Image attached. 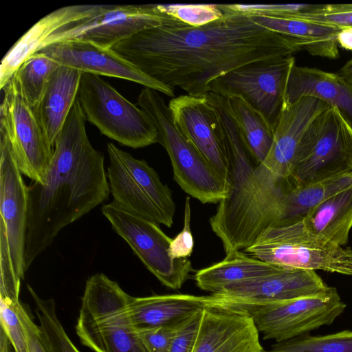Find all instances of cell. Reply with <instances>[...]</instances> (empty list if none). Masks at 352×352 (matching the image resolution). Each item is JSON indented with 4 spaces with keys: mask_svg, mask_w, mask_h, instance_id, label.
I'll list each match as a JSON object with an SVG mask.
<instances>
[{
    "mask_svg": "<svg viewBox=\"0 0 352 352\" xmlns=\"http://www.w3.org/2000/svg\"></svg>",
    "mask_w": 352,
    "mask_h": 352,
    "instance_id": "cell-41",
    "label": "cell"
},
{
    "mask_svg": "<svg viewBox=\"0 0 352 352\" xmlns=\"http://www.w3.org/2000/svg\"><path fill=\"white\" fill-rule=\"evenodd\" d=\"M17 305L0 300L1 328L6 333L14 352H29L27 337L17 312Z\"/></svg>",
    "mask_w": 352,
    "mask_h": 352,
    "instance_id": "cell-33",
    "label": "cell"
},
{
    "mask_svg": "<svg viewBox=\"0 0 352 352\" xmlns=\"http://www.w3.org/2000/svg\"><path fill=\"white\" fill-rule=\"evenodd\" d=\"M224 12L209 24L192 27L170 16L112 47L146 75L188 95L207 94L214 80L243 65L292 56L298 41L268 30L248 16L219 4Z\"/></svg>",
    "mask_w": 352,
    "mask_h": 352,
    "instance_id": "cell-1",
    "label": "cell"
},
{
    "mask_svg": "<svg viewBox=\"0 0 352 352\" xmlns=\"http://www.w3.org/2000/svg\"><path fill=\"white\" fill-rule=\"evenodd\" d=\"M180 327H160L140 329L137 332L148 352H168Z\"/></svg>",
    "mask_w": 352,
    "mask_h": 352,
    "instance_id": "cell-35",
    "label": "cell"
},
{
    "mask_svg": "<svg viewBox=\"0 0 352 352\" xmlns=\"http://www.w3.org/2000/svg\"><path fill=\"white\" fill-rule=\"evenodd\" d=\"M175 126L232 188V170L223 124L212 99L182 95L168 103Z\"/></svg>",
    "mask_w": 352,
    "mask_h": 352,
    "instance_id": "cell-14",
    "label": "cell"
},
{
    "mask_svg": "<svg viewBox=\"0 0 352 352\" xmlns=\"http://www.w3.org/2000/svg\"><path fill=\"white\" fill-rule=\"evenodd\" d=\"M226 98L231 115L250 155L256 164L261 163L272 147L274 130L267 119L243 99L238 96Z\"/></svg>",
    "mask_w": 352,
    "mask_h": 352,
    "instance_id": "cell-27",
    "label": "cell"
},
{
    "mask_svg": "<svg viewBox=\"0 0 352 352\" xmlns=\"http://www.w3.org/2000/svg\"><path fill=\"white\" fill-rule=\"evenodd\" d=\"M287 224L310 240L343 247L352 229V185L322 201L301 220Z\"/></svg>",
    "mask_w": 352,
    "mask_h": 352,
    "instance_id": "cell-21",
    "label": "cell"
},
{
    "mask_svg": "<svg viewBox=\"0 0 352 352\" xmlns=\"http://www.w3.org/2000/svg\"><path fill=\"white\" fill-rule=\"evenodd\" d=\"M0 300L16 305L26 272L28 186L3 128H0Z\"/></svg>",
    "mask_w": 352,
    "mask_h": 352,
    "instance_id": "cell-4",
    "label": "cell"
},
{
    "mask_svg": "<svg viewBox=\"0 0 352 352\" xmlns=\"http://www.w3.org/2000/svg\"><path fill=\"white\" fill-rule=\"evenodd\" d=\"M190 197L186 198L184 227L182 230L172 239L169 251L174 259L188 258L192 254L194 239L190 230L191 207Z\"/></svg>",
    "mask_w": 352,
    "mask_h": 352,
    "instance_id": "cell-34",
    "label": "cell"
},
{
    "mask_svg": "<svg viewBox=\"0 0 352 352\" xmlns=\"http://www.w3.org/2000/svg\"><path fill=\"white\" fill-rule=\"evenodd\" d=\"M16 309L27 337L29 352H52L28 307L19 302Z\"/></svg>",
    "mask_w": 352,
    "mask_h": 352,
    "instance_id": "cell-36",
    "label": "cell"
},
{
    "mask_svg": "<svg viewBox=\"0 0 352 352\" xmlns=\"http://www.w3.org/2000/svg\"><path fill=\"white\" fill-rule=\"evenodd\" d=\"M243 251L276 265L352 276V248L310 240L289 224L267 228Z\"/></svg>",
    "mask_w": 352,
    "mask_h": 352,
    "instance_id": "cell-10",
    "label": "cell"
},
{
    "mask_svg": "<svg viewBox=\"0 0 352 352\" xmlns=\"http://www.w3.org/2000/svg\"><path fill=\"white\" fill-rule=\"evenodd\" d=\"M86 121L76 99L56 137L42 182L28 186L25 271L63 228L109 197L104 156L91 145Z\"/></svg>",
    "mask_w": 352,
    "mask_h": 352,
    "instance_id": "cell-2",
    "label": "cell"
},
{
    "mask_svg": "<svg viewBox=\"0 0 352 352\" xmlns=\"http://www.w3.org/2000/svg\"><path fill=\"white\" fill-rule=\"evenodd\" d=\"M113 230L131 247L145 267L172 289L182 287L192 271L188 258L174 259L170 254V237L159 224L132 214L113 201L101 208Z\"/></svg>",
    "mask_w": 352,
    "mask_h": 352,
    "instance_id": "cell-12",
    "label": "cell"
},
{
    "mask_svg": "<svg viewBox=\"0 0 352 352\" xmlns=\"http://www.w3.org/2000/svg\"><path fill=\"white\" fill-rule=\"evenodd\" d=\"M168 18L157 4L74 5L49 13L25 32L10 47L0 65V76L8 80L30 55L52 43L82 41L105 48L144 30L159 26Z\"/></svg>",
    "mask_w": 352,
    "mask_h": 352,
    "instance_id": "cell-3",
    "label": "cell"
},
{
    "mask_svg": "<svg viewBox=\"0 0 352 352\" xmlns=\"http://www.w3.org/2000/svg\"><path fill=\"white\" fill-rule=\"evenodd\" d=\"M82 74L80 70L59 66L51 75L35 110L53 147L77 99Z\"/></svg>",
    "mask_w": 352,
    "mask_h": 352,
    "instance_id": "cell-24",
    "label": "cell"
},
{
    "mask_svg": "<svg viewBox=\"0 0 352 352\" xmlns=\"http://www.w3.org/2000/svg\"><path fill=\"white\" fill-rule=\"evenodd\" d=\"M1 89L3 94L0 127L8 134L21 173L32 181L41 182L52 160L54 147L14 75Z\"/></svg>",
    "mask_w": 352,
    "mask_h": 352,
    "instance_id": "cell-13",
    "label": "cell"
},
{
    "mask_svg": "<svg viewBox=\"0 0 352 352\" xmlns=\"http://www.w3.org/2000/svg\"><path fill=\"white\" fill-rule=\"evenodd\" d=\"M192 352L267 351L252 318L221 299L203 309Z\"/></svg>",
    "mask_w": 352,
    "mask_h": 352,
    "instance_id": "cell-18",
    "label": "cell"
},
{
    "mask_svg": "<svg viewBox=\"0 0 352 352\" xmlns=\"http://www.w3.org/2000/svg\"><path fill=\"white\" fill-rule=\"evenodd\" d=\"M283 267L238 250L227 254L220 262L198 270L194 278L201 289L215 294L228 285L269 275Z\"/></svg>",
    "mask_w": 352,
    "mask_h": 352,
    "instance_id": "cell-25",
    "label": "cell"
},
{
    "mask_svg": "<svg viewBox=\"0 0 352 352\" xmlns=\"http://www.w3.org/2000/svg\"><path fill=\"white\" fill-rule=\"evenodd\" d=\"M202 311L192 316L178 329L168 352H192Z\"/></svg>",
    "mask_w": 352,
    "mask_h": 352,
    "instance_id": "cell-37",
    "label": "cell"
},
{
    "mask_svg": "<svg viewBox=\"0 0 352 352\" xmlns=\"http://www.w3.org/2000/svg\"><path fill=\"white\" fill-rule=\"evenodd\" d=\"M327 287L314 270L283 267L269 275L228 285L212 295L228 300L268 302L315 294Z\"/></svg>",
    "mask_w": 352,
    "mask_h": 352,
    "instance_id": "cell-19",
    "label": "cell"
},
{
    "mask_svg": "<svg viewBox=\"0 0 352 352\" xmlns=\"http://www.w3.org/2000/svg\"><path fill=\"white\" fill-rule=\"evenodd\" d=\"M336 74L352 85V58L348 60Z\"/></svg>",
    "mask_w": 352,
    "mask_h": 352,
    "instance_id": "cell-39",
    "label": "cell"
},
{
    "mask_svg": "<svg viewBox=\"0 0 352 352\" xmlns=\"http://www.w3.org/2000/svg\"><path fill=\"white\" fill-rule=\"evenodd\" d=\"M213 296L190 294L131 296L129 312L136 330L160 327H180L205 307L219 303Z\"/></svg>",
    "mask_w": 352,
    "mask_h": 352,
    "instance_id": "cell-20",
    "label": "cell"
},
{
    "mask_svg": "<svg viewBox=\"0 0 352 352\" xmlns=\"http://www.w3.org/2000/svg\"><path fill=\"white\" fill-rule=\"evenodd\" d=\"M329 107L320 99L304 96L283 109L265 160L285 177L291 179L295 165L312 143Z\"/></svg>",
    "mask_w": 352,
    "mask_h": 352,
    "instance_id": "cell-16",
    "label": "cell"
},
{
    "mask_svg": "<svg viewBox=\"0 0 352 352\" xmlns=\"http://www.w3.org/2000/svg\"><path fill=\"white\" fill-rule=\"evenodd\" d=\"M248 16L258 25L298 41L310 55L330 59L339 57L338 36L343 28L292 16Z\"/></svg>",
    "mask_w": 352,
    "mask_h": 352,
    "instance_id": "cell-23",
    "label": "cell"
},
{
    "mask_svg": "<svg viewBox=\"0 0 352 352\" xmlns=\"http://www.w3.org/2000/svg\"><path fill=\"white\" fill-rule=\"evenodd\" d=\"M338 45L352 51V28H343L338 36Z\"/></svg>",
    "mask_w": 352,
    "mask_h": 352,
    "instance_id": "cell-38",
    "label": "cell"
},
{
    "mask_svg": "<svg viewBox=\"0 0 352 352\" xmlns=\"http://www.w3.org/2000/svg\"><path fill=\"white\" fill-rule=\"evenodd\" d=\"M351 172L352 126L330 107L311 144L295 165L291 181L298 187Z\"/></svg>",
    "mask_w": 352,
    "mask_h": 352,
    "instance_id": "cell-15",
    "label": "cell"
},
{
    "mask_svg": "<svg viewBox=\"0 0 352 352\" xmlns=\"http://www.w3.org/2000/svg\"><path fill=\"white\" fill-rule=\"evenodd\" d=\"M37 52L82 73L127 80L175 98L174 89L146 75L112 48L87 41H64L48 45Z\"/></svg>",
    "mask_w": 352,
    "mask_h": 352,
    "instance_id": "cell-17",
    "label": "cell"
},
{
    "mask_svg": "<svg viewBox=\"0 0 352 352\" xmlns=\"http://www.w3.org/2000/svg\"><path fill=\"white\" fill-rule=\"evenodd\" d=\"M295 65L293 55L251 63L212 81L208 92L241 98L260 112L274 130L283 111L289 77Z\"/></svg>",
    "mask_w": 352,
    "mask_h": 352,
    "instance_id": "cell-11",
    "label": "cell"
},
{
    "mask_svg": "<svg viewBox=\"0 0 352 352\" xmlns=\"http://www.w3.org/2000/svg\"><path fill=\"white\" fill-rule=\"evenodd\" d=\"M59 66L49 56L36 52L25 58L13 74L26 101L35 110L51 75Z\"/></svg>",
    "mask_w": 352,
    "mask_h": 352,
    "instance_id": "cell-28",
    "label": "cell"
},
{
    "mask_svg": "<svg viewBox=\"0 0 352 352\" xmlns=\"http://www.w3.org/2000/svg\"><path fill=\"white\" fill-rule=\"evenodd\" d=\"M304 96L316 98L337 109L352 126V85L336 73L295 65L289 77L283 108Z\"/></svg>",
    "mask_w": 352,
    "mask_h": 352,
    "instance_id": "cell-22",
    "label": "cell"
},
{
    "mask_svg": "<svg viewBox=\"0 0 352 352\" xmlns=\"http://www.w3.org/2000/svg\"><path fill=\"white\" fill-rule=\"evenodd\" d=\"M221 299L224 304L246 312L263 339L276 342L331 325L346 307L337 289L329 286L315 294L283 301L251 302Z\"/></svg>",
    "mask_w": 352,
    "mask_h": 352,
    "instance_id": "cell-7",
    "label": "cell"
},
{
    "mask_svg": "<svg viewBox=\"0 0 352 352\" xmlns=\"http://www.w3.org/2000/svg\"><path fill=\"white\" fill-rule=\"evenodd\" d=\"M351 185L352 172L293 187L283 196L274 226L301 220L322 201Z\"/></svg>",
    "mask_w": 352,
    "mask_h": 352,
    "instance_id": "cell-26",
    "label": "cell"
},
{
    "mask_svg": "<svg viewBox=\"0 0 352 352\" xmlns=\"http://www.w3.org/2000/svg\"><path fill=\"white\" fill-rule=\"evenodd\" d=\"M287 16L324 23L340 28H352V3L309 4L302 12Z\"/></svg>",
    "mask_w": 352,
    "mask_h": 352,
    "instance_id": "cell-32",
    "label": "cell"
},
{
    "mask_svg": "<svg viewBox=\"0 0 352 352\" xmlns=\"http://www.w3.org/2000/svg\"><path fill=\"white\" fill-rule=\"evenodd\" d=\"M77 99L86 120L118 143L138 148L158 142L157 127L146 112L100 76L82 73Z\"/></svg>",
    "mask_w": 352,
    "mask_h": 352,
    "instance_id": "cell-8",
    "label": "cell"
},
{
    "mask_svg": "<svg viewBox=\"0 0 352 352\" xmlns=\"http://www.w3.org/2000/svg\"><path fill=\"white\" fill-rule=\"evenodd\" d=\"M131 296L102 273L86 282L76 326L80 342L94 352H148L129 312Z\"/></svg>",
    "mask_w": 352,
    "mask_h": 352,
    "instance_id": "cell-5",
    "label": "cell"
},
{
    "mask_svg": "<svg viewBox=\"0 0 352 352\" xmlns=\"http://www.w3.org/2000/svg\"><path fill=\"white\" fill-rule=\"evenodd\" d=\"M138 106L150 116L158 132V143L166 151L175 181L190 197L203 204H217L231 188L175 126L168 105L158 91L144 87Z\"/></svg>",
    "mask_w": 352,
    "mask_h": 352,
    "instance_id": "cell-6",
    "label": "cell"
},
{
    "mask_svg": "<svg viewBox=\"0 0 352 352\" xmlns=\"http://www.w3.org/2000/svg\"><path fill=\"white\" fill-rule=\"evenodd\" d=\"M159 10L171 18L192 27H200L224 16L219 4H157Z\"/></svg>",
    "mask_w": 352,
    "mask_h": 352,
    "instance_id": "cell-31",
    "label": "cell"
},
{
    "mask_svg": "<svg viewBox=\"0 0 352 352\" xmlns=\"http://www.w3.org/2000/svg\"><path fill=\"white\" fill-rule=\"evenodd\" d=\"M107 179L113 202L124 210L170 228L175 203L173 193L144 160L108 143Z\"/></svg>",
    "mask_w": 352,
    "mask_h": 352,
    "instance_id": "cell-9",
    "label": "cell"
},
{
    "mask_svg": "<svg viewBox=\"0 0 352 352\" xmlns=\"http://www.w3.org/2000/svg\"><path fill=\"white\" fill-rule=\"evenodd\" d=\"M0 351L14 352L6 333L1 328L0 332Z\"/></svg>",
    "mask_w": 352,
    "mask_h": 352,
    "instance_id": "cell-40",
    "label": "cell"
},
{
    "mask_svg": "<svg viewBox=\"0 0 352 352\" xmlns=\"http://www.w3.org/2000/svg\"><path fill=\"white\" fill-rule=\"evenodd\" d=\"M267 352H352V331L316 336L303 335L276 342Z\"/></svg>",
    "mask_w": 352,
    "mask_h": 352,
    "instance_id": "cell-30",
    "label": "cell"
},
{
    "mask_svg": "<svg viewBox=\"0 0 352 352\" xmlns=\"http://www.w3.org/2000/svg\"><path fill=\"white\" fill-rule=\"evenodd\" d=\"M27 287L35 302L40 329L52 352H80L57 316L54 300L43 299L29 285Z\"/></svg>",
    "mask_w": 352,
    "mask_h": 352,
    "instance_id": "cell-29",
    "label": "cell"
}]
</instances>
